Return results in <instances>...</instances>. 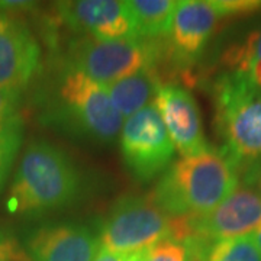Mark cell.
Listing matches in <instances>:
<instances>
[{
  "mask_svg": "<svg viewBox=\"0 0 261 261\" xmlns=\"http://www.w3.org/2000/svg\"><path fill=\"white\" fill-rule=\"evenodd\" d=\"M238 183L232 164L209 147L168 167L149 197L171 218H199L222 203Z\"/></svg>",
  "mask_w": 261,
  "mask_h": 261,
  "instance_id": "cell-1",
  "label": "cell"
},
{
  "mask_svg": "<svg viewBox=\"0 0 261 261\" xmlns=\"http://www.w3.org/2000/svg\"><path fill=\"white\" fill-rule=\"evenodd\" d=\"M83 178L73 160L47 141L31 142L10 187L9 207L18 214H42L74 203Z\"/></svg>",
  "mask_w": 261,
  "mask_h": 261,
  "instance_id": "cell-2",
  "label": "cell"
},
{
  "mask_svg": "<svg viewBox=\"0 0 261 261\" xmlns=\"http://www.w3.org/2000/svg\"><path fill=\"white\" fill-rule=\"evenodd\" d=\"M212 90L219 151L240 174L261 159V89L231 70L216 79Z\"/></svg>",
  "mask_w": 261,
  "mask_h": 261,
  "instance_id": "cell-3",
  "label": "cell"
},
{
  "mask_svg": "<svg viewBox=\"0 0 261 261\" xmlns=\"http://www.w3.org/2000/svg\"><path fill=\"white\" fill-rule=\"evenodd\" d=\"M47 113L64 132L94 144L113 142L123 125L102 84L68 65L57 79L54 100Z\"/></svg>",
  "mask_w": 261,
  "mask_h": 261,
  "instance_id": "cell-4",
  "label": "cell"
},
{
  "mask_svg": "<svg viewBox=\"0 0 261 261\" xmlns=\"http://www.w3.org/2000/svg\"><path fill=\"white\" fill-rule=\"evenodd\" d=\"M161 54L163 51L157 45V41H103L84 35L68 44L67 65L96 83L108 86L138 71L155 67Z\"/></svg>",
  "mask_w": 261,
  "mask_h": 261,
  "instance_id": "cell-5",
  "label": "cell"
},
{
  "mask_svg": "<svg viewBox=\"0 0 261 261\" xmlns=\"http://www.w3.org/2000/svg\"><path fill=\"white\" fill-rule=\"evenodd\" d=\"M173 218L163 212L149 196H125L106 216L100 243L105 248L125 255L147 250L161 240L173 238Z\"/></svg>",
  "mask_w": 261,
  "mask_h": 261,
  "instance_id": "cell-6",
  "label": "cell"
},
{
  "mask_svg": "<svg viewBox=\"0 0 261 261\" xmlns=\"http://www.w3.org/2000/svg\"><path fill=\"white\" fill-rule=\"evenodd\" d=\"M176 147L157 108L151 103L123 122L121 152L130 174L148 181L168 167Z\"/></svg>",
  "mask_w": 261,
  "mask_h": 261,
  "instance_id": "cell-7",
  "label": "cell"
},
{
  "mask_svg": "<svg viewBox=\"0 0 261 261\" xmlns=\"http://www.w3.org/2000/svg\"><path fill=\"white\" fill-rule=\"evenodd\" d=\"M186 225L189 235H197L209 243L252 233L261 228V196L250 187L238 186L212 212L186 218Z\"/></svg>",
  "mask_w": 261,
  "mask_h": 261,
  "instance_id": "cell-8",
  "label": "cell"
},
{
  "mask_svg": "<svg viewBox=\"0 0 261 261\" xmlns=\"http://www.w3.org/2000/svg\"><path fill=\"white\" fill-rule=\"evenodd\" d=\"M60 18L68 28L87 37L118 41L140 39L126 2L121 0H75L57 6Z\"/></svg>",
  "mask_w": 261,
  "mask_h": 261,
  "instance_id": "cell-9",
  "label": "cell"
},
{
  "mask_svg": "<svg viewBox=\"0 0 261 261\" xmlns=\"http://www.w3.org/2000/svg\"><path fill=\"white\" fill-rule=\"evenodd\" d=\"M41 47L20 19L0 13V89L19 92L39 70Z\"/></svg>",
  "mask_w": 261,
  "mask_h": 261,
  "instance_id": "cell-10",
  "label": "cell"
},
{
  "mask_svg": "<svg viewBox=\"0 0 261 261\" xmlns=\"http://www.w3.org/2000/svg\"><path fill=\"white\" fill-rule=\"evenodd\" d=\"M174 147L183 155H193L209 148L199 106L192 93L177 84H160L152 100Z\"/></svg>",
  "mask_w": 261,
  "mask_h": 261,
  "instance_id": "cell-11",
  "label": "cell"
},
{
  "mask_svg": "<svg viewBox=\"0 0 261 261\" xmlns=\"http://www.w3.org/2000/svg\"><path fill=\"white\" fill-rule=\"evenodd\" d=\"M225 18L216 0L177 2L170 31L168 49L177 64H190L212 37L219 19Z\"/></svg>",
  "mask_w": 261,
  "mask_h": 261,
  "instance_id": "cell-12",
  "label": "cell"
},
{
  "mask_svg": "<svg viewBox=\"0 0 261 261\" xmlns=\"http://www.w3.org/2000/svg\"><path fill=\"white\" fill-rule=\"evenodd\" d=\"M102 247L100 237L80 224L48 225L29 241L31 261H94Z\"/></svg>",
  "mask_w": 261,
  "mask_h": 261,
  "instance_id": "cell-13",
  "label": "cell"
},
{
  "mask_svg": "<svg viewBox=\"0 0 261 261\" xmlns=\"http://www.w3.org/2000/svg\"><path fill=\"white\" fill-rule=\"evenodd\" d=\"M155 67L128 75L115 83L103 86L113 108L122 118H129L151 105L160 87Z\"/></svg>",
  "mask_w": 261,
  "mask_h": 261,
  "instance_id": "cell-14",
  "label": "cell"
},
{
  "mask_svg": "<svg viewBox=\"0 0 261 261\" xmlns=\"http://www.w3.org/2000/svg\"><path fill=\"white\" fill-rule=\"evenodd\" d=\"M130 15L140 39L157 41L170 35L177 2L173 0H128Z\"/></svg>",
  "mask_w": 261,
  "mask_h": 261,
  "instance_id": "cell-15",
  "label": "cell"
},
{
  "mask_svg": "<svg viewBox=\"0 0 261 261\" xmlns=\"http://www.w3.org/2000/svg\"><path fill=\"white\" fill-rule=\"evenodd\" d=\"M225 61L232 71L241 73L261 89V27L251 31L243 44L231 48L225 54Z\"/></svg>",
  "mask_w": 261,
  "mask_h": 261,
  "instance_id": "cell-16",
  "label": "cell"
},
{
  "mask_svg": "<svg viewBox=\"0 0 261 261\" xmlns=\"http://www.w3.org/2000/svg\"><path fill=\"white\" fill-rule=\"evenodd\" d=\"M205 261H261V252L251 233L222 240L209 248Z\"/></svg>",
  "mask_w": 261,
  "mask_h": 261,
  "instance_id": "cell-17",
  "label": "cell"
},
{
  "mask_svg": "<svg viewBox=\"0 0 261 261\" xmlns=\"http://www.w3.org/2000/svg\"><path fill=\"white\" fill-rule=\"evenodd\" d=\"M23 140V122L19 115L0 125V190L5 186L6 178L15 159L18 155Z\"/></svg>",
  "mask_w": 261,
  "mask_h": 261,
  "instance_id": "cell-18",
  "label": "cell"
},
{
  "mask_svg": "<svg viewBox=\"0 0 261 261\" xmlns=\"http://www.w3.org/2000/svg\"><path fill=\"white\" fill-rule=\"evenodd\" d=\"M186 245L173 238L161 240L157 244L147 248L144 261H187Z\"/></svg>",
  "mask_w": 261,
  "mask_h": 261,
  "instance_id": "cell-19",
  "label": "cell"
},
{
  "mask_svg": "<svg viewBox=\"0 0 261 261\" xmlns=\"http://www.w3.org/2000/svg\"><path fill=\"white\" fill-rule=\"evenodd\" d=\"M216 2L225 18L233 16V15L252 13L255 10L261 9V2H257V0H216Z\"/></svg>",
  "mask_w": 261,
  "mask_h": 261,
  "instance_id": "cell-20",
  "label": "cell"
},
{
  "mask_svg": "<svg viewBox=\"0 0 261 261\" xmlns=\"http://www.w3.org/2000/svg\"><path fill=\"white\" fill-rule=\"evenodd\" d=\"M20 99L19 92L0 89V125L18 115V105Z\"/></svg>",
  "mask_w": 261,
  "mask_h": 261,
  "instance_id": "cell-21",
  "label": "cell"
},
{
  "mask_svg": "<svg viewBox=\"0 0 261 261\" xmlns=\"http://www.w3.org/2000/svg\"><path fill=\"white\" fill-rule=\"evenodd\" d=\"M0 261H31L23 250L10 238H6L0 232Z\"/></svg>",
  "mask_w": 261,
  "mask_h": 261,
  "instance_id": "cell-22",
  "label": "cell"
},
{
  "mask_svg": "<svg viewBox=\"0 0 261 261\" xmlns=\"http://www.w3.org/2000/svg\"><path fill=\"white\" fill-rule=\"evenodd\" d=\"M240 173H243L244 186L250 187L261 196V159L248 164Z\"/></svg>",
  "mask_w": 261,
  "mask_h": 261,
  "instance_id": "cell-23",
  "label": "cell"
},
{
  "mask_svg": "<svg viewBox=\"0 0 261 261\" xmlns=\"http://www.w3.org/2000/svg\"><path fill=\"white\" fill-rule=\"evenodd\" d=\"M121 260H122L121 254L111 251V250H108V248H105V247H100V250H99L97 255H96V258H94V261H121Z\"/></svg>",
  "mask_w": 261,
  "mask_h": 261,
  "instance_id": "cell-24",
  "label": "cell"
},
{
  "mask_svg": "<svg viewBox=\"0 0 261 261\" xmlns=\"http://www.w3.org/2000/svg\"><path fill=\"white\" fill-rule=\"evenodd\" d=\"M251 235H252V240L255 241V244H257V247H258V250H260L261 252V228H258L257 231H254Z\"/></svg>",
  "mask_w": 261,
  "mask_h": 261,
  "instance_id": "cell-25",
  "label": "cell"
},
{
  "mask_svg": "<svg viewBox=\"0 0 261 261\" xmlns=\"http://www.w3.org/2000/svg\"><path fill=\"white\" fill-rule=\"evenodd\" d=\"M187 261H189V260H187Z\"/></svg>",
  "mask_w": 261,
  "mask_h": 261,
  "instance_id": "cell-26",
  "label": "cell"
}]
</instances>
